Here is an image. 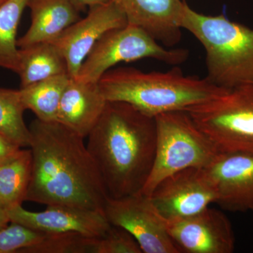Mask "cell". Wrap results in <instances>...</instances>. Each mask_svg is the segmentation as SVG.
I'll return each mask as SVG.
<instances>
[{
	"mask_svg": "<svg viewBox=\"0 0 253 253\" xmlns=\"http://www.w3.org/2000/svg\"><path fill=\"white\" fill-rule=\"evenodd\" d=\"M29 129L32 171L26 201L104 213L107 194L84 138L57 121L36 118Z\"/></svg>",
	"mask_w": 253,
	"mask_h": 253,
	"instance_id": "1",
	"label": "cell"
},
{
	"mask_svg": "<svg viewBox=\"0 0 253 253\" xmlns=\"http://www.w3.org/2000/svg\"><path fill=\"white\" fill-rule=\"evenodd\" d=\"M86 139L108 197L140 194L154 162L155 118L126 103L107 101Z\"/></svg>",
	"mask_w": 253,
	"mask_h": 253,
	"instance_id": "2",
	"label": "cell"
},
{
	"mask_svg": "<svg viewBox=\"0 0 253 253\" xmlns=\"http://www.w3.org/2000/svg\"><path fill=\"white\" fill-rule=\"evenodd\" d=\"M98 85L106 101L126 103L153 118L186 111L228 89L206 78L186 76L177 66L166 72L146 73L131 67L111 69L101 76Z\"/></svg>",
	"mask_w": 253,
	"mask_h": 253,
	"instance_id": "3",
	"label": "cell"
},
{
	"mask_svg": "<svg viewBox=\"0 0 253 253\" xmlns=\"http://www.w3.org/2000/svg\"><path fill=\"white\" fill-rule=\"evenodd\" d=\"M181 28L204 46L208 81L225 89L253 84V28L224 15L201 14L187 4Z\"/></svg>",
	"mask_w": 253,
	"mask_h": 253,
	"instance_id": "4",
	"label": "cell"
},
{
	"mask_svg": "<svg viewBox=\"0 0 253 253\" xmlns=\"http://www.w3.org/2000/svg\"><path fill=\"white\" fill-rule=\"evenodd\" d=\"M156 146L154 162L141 195L149 196L165 178L187 168H204L219 151L184 111L155 118Z\"/></svg>",
	"mask_w": 253,
	"mask_h": 253,
	"instance_id": "5",
	"label": "cell"
},
{
	"mask_svg": "<svg viewBox=\"0 0 253 253\" xmlns=\"http://www.w3.org/2000/svg\"><path fill=\"white\" fill-rule=\"evenodd\" d=\"M186 111L219 153L253 154V84L228 89Z\"/></svg>",
	"mask_w": 253,
	"mask_h": 253,
	"instance_id": "6",
	"label": "cell"
},
{
	"mask_svg": "<svg viewBox=\"0 0 253 253\" xmlns=\"http://www.w3.org/2000/svg\"><path fill=\"white\" fill-rule=\"evenodd\" d=\"M189 54L185 49L161 45L144 30L127 23L108 31L96 42L75 78L98 83L104 73L118 63L153 59L177 66L185 62Z\"/></svg>",
	"mask_w": 253,
	"mask_h": 253,
	"instance_id": "7",
	"label": "cell"
},
{
	"mask_svg": "<svg viewBox=\"0 0 253 253\" xmlns=\"http://www.w3.org/2000/svg\"><path fill=\"white\" fill-rule=\"evenodd\" d=\"M104 214L111 225L133 236L144 253H179L167 227L149 198L137 194L121 199L108 197Z\"/></svg>",
	"mask_w": 253,
	"mask_h": 253,
	"instance_id": "8",
	"label": "cell"
},
{
	"mask_svg": "<svg viewBox=\"0 0 253 253\" xmlns=\"http://www.w3.org/2000/svg\"><path fill=\"white\" fill-rule=\"evenodd\" d=\"M148 197L166 221L194 215L217 201V194L204 168H196L165 178Z\"/></svg>",
	"mask_w": 253,
	"mask_h": 253,
	"instance_id": "9",
	"label": "cell"
},
{
	"mask_svg": "<svg viewBox=\"0 0 253 253\" xmlns=\"http://www.w3.org/2000/svg\"><path fill=\"white\" fill-rule=\"evenodd\" d=\"M89 9L85 17L80 18L51 42L66 61L71 78L77 76L86 56L105 33L127 24L124 13L113 0Z\"/></svg>",
	"mask_w": 253,
	"mask_h": 253,
	"instance_id": "10",
	"label": "cell"
},
{
	"mask_svg": "<svg viewBox=\"0 0 253 253\" xmlns=\"http://www.w3.org/2000/svg\"><path fill=\"white\" fill-rule=\"evenodd\" d=\"M167 221L169 236L179 253H231L235 236L229 219L209 207L190 217Z\"/></svg>",
	"mask_w": 253,
	"mask_h": 253,
	"instance_id": "11",
	"label": "cell"
},
{
	"mask_svg": "<svg viewBox=\"0 0 253 253\" xmlns=\"http://www.w3.org/2000/svg\"><path fill=\"white\" fill-rule=\"evenodd\" d=\"M217 204L233 212L253 211V154L219 153L204 168Z\"/></svg>",
	"mask_w": 253,
	"mask_h": 253,
	"instance_id": "12",
	"label": "cell"
},
{
	"mask_svg": "<svg viewBox=\"0 0 253 253\" xmlns=\"http://www.w3.org/2000/svg\"><path fill=\"white\" fill-rule=\"evenodd\" d=\"M10 222L45 234L76 232L91 237L105 235L111 224L104 212L65 206H47L41 212H32L18 206L7 210Z\"/></svg>",
	"mask_w": 253,
	"mask_h": 253,
	"instance_id": "13",
	"label": "cell"
},
{
	"mask_svg": "<svg viewBox=\"0 0 253 253\" xmlns=\"http://www.w3.org/2000/svg\"><path fill=\"white\" fill-rule=\"evenodd\" d=\"M122 10L128 24L144 30L166 47L181 41L182 0H113Z\"/></svg>",
	"mask_w": 253,
	"mask_h": 253,
	"instance_id": "14",
	"label": "cell"
},
{
	"mask_svg": "<svg viewBox=\"0 0 253 253\" xmlns=\"http://www.w3.org/2000/svg\"><path fill=\"white\" fill-rule=\"evenodd\" d=\"M106 103L98 83L71 78L61 96L56 121L86 139Z\"/></svg>",
	"mask_w": 253,
	"mask_h": 253,
	"instance_id": "15",
	"label": "cell"
},
{
	"mask_svg": "<svg viewBox=\"0 0 253 253\" xmlns=\"http://www.w3.org/2000/svg\"><path fill=\"white\" fill-rule=\"evenodd\" d=\"M27 7L31 10V26L17 40L18 48L51 42L81 18V11L72 0H29Z\"/></svg>",
	"mask_w": 253,
	"mask_h": 253,
	"instance_id": "16",
	"label": "cell"
},
{
	"mask_svg": "<svg viewBox=\"0 0 253 253\" xmlns=\"http://www.w3.org/2000/svg\"><path fill=\"white\" fill-rule=\"evenodd\" d=\"M0 67L17 73L21 88L53 76L68 74L66 61L51 42L19 48L14 57L0 59Z\"/></svg>",
	"mask_w": 253,
	"mask_h": 253,
	"instance_id": "17",
	"label": "cell"
},
{
	"mask_svg": "<svg viewBox=\"0 0 253 253\" xmlns=\"http://www.w3.org/2000/svg\"><path fill=\"white\" fill-rule=\"evenodd\" d=\"M32 171L31 149H20L0 163V207L7 210L26 201Z\"/></svg>",
	"mask_w": 253,
	"mask_h": 253,
	"instance_id": "18",
	"label": "cell"
},
{
	"mask_svg": "<svg viewBox=\"0 0 253 253\" xmlns=\"http://www.w3.org/2000/svg\"><path fill=\"white\" fill-rule=\"evenodd\" d=\"M70 79L68 74L59 75L21 88L25 109L31 110L41 121H56L61 96Z\"/></svg>",
	"mask_w": 253,
	"mask_h": 253,
	"instance_id": "19",
	"label": "cell"
},
{
	"mask_svg": "<svg viewBox=\"0 0 253 253\" xmlns=\"http://www.w3.org/2000/svg\"><path fill=\"white\" fill-rule=\"evenodd\" d=\"M26 111L19 89H0V134L19 147H29L31 132L23 119Z\"/></svg>",
	"mask_w": 253,
	"mask_h": 253,
	"instance_id": "20",
	"label": "cell"
},
{
	"mask_svg": "<svg viewBox=\"0 0 253 253\" xmlns=\"http://www.w3.org/2000/svg\"><path fill=\"white\" fill-rule=\"evenodd\" d=\"M98 238L76 232L46 234L39 244L23 250L26 253H96Z\"/></svg>",
	"mask_w": 253,
	"mask_h": 253,
	"instance_id": "21",
	"label": "cell"
},
{
	"mask_svg": "<svg viewBox=\"0 0 253 253\" xmlns=\"http://www.w3.org/2000/svg\"><path fill=\"white\" fill-rule=\"evenodd\" d=\"M28 1L7 0L0 5V59H10L17 54L16 33Z\"/></svg>",
	"mask_w": 253,
	"mask_h": 253,
	"instance_id": "22",
	"label": "cell"
},
{
	"mask_svg": "<svg viewBox=\"0 0 253 253\" xmlns=\"http://www.w3.org/2000/svg\"><path fill=\"white\" fill-rule=\"evenodd\" d=\"M46 234L11 222L0 231V253H22L23 250L41 243Z\"/></svg>",
	"mask_w": 253,
	"mask_h": 253,
	"instance_id": "23",
	"label": "cell"
},
{
	"mask_svg": "<svg viewBox=\"0 0 253 253\" xmlns=\"http://www.w3.org/2000/svg\"><path fill=\"white\" fill-rule=\"evenodd\" d=\"M96 253H143L139 244L126 229L111 225L98 238Z\"/></svg>",
	"mask_w": 253,
	"mask_h": 253,
	"instance_id": "24",
	"label": "cell"
},
{
	"mask_svg": "<svg viewBox=\"0 0 253 253\" xmlns=\"http://www.w3.org/2000/svg\"><path fill=\"white\" fill-rule=\"evenodd\" d=\"M21 148L0 134V163L12 156Z\"/></svg>",
	"mask_w": 253,
	"mask_h": 253,
	"instance_id": "25",
	"label": "cell"
},
{
	"mask_svg": "<svg viewBox=\"0 0 253 253\" xmlns=\"http://www.w3.org/2000/svg\"><path fill=\"white\" fill-rule=\"evenodd\" d=\"M80 11H83L86 8L91 7L94 5L104 4L109 2L111 0H72Z\"/></svg>",
	"mask_w": 253,
	"mask_h": 253,
	"instance_id": "26",
	"label": "cell"
},
{
	"mask_svg": "<svg viewBox=\"0 0 253 253\" xmlns=\"http://www.w3.org/2000/svg\"><path fill=\"white\" fill-rule=\"evenodd\" d=\"M9 222H10V219L8 215L7 211L0 207V231L7 226Z\"/></svg>",
	"mask_w": 253,
	"mask_h": 253,
	"instance_id": "27",
	"label": "cell"
},
{
	"mask_svg": "<svg viewBox=\"0 0 253 253\" xmlns=\"http://www.w3.org/2000/svg\"><path fill=\"white\" fill-rule=\"evenodd\" d=\"M7 1V0H0V5L2 4L3 3H4L5 1Z\"/></svg>",
	"mask_w": 253,
	"mask_h": 253,
	"instance_id": "28",
	"label": "cell"
},
{
	"mask_svg": "<svg viewBox=\"0 0 253 253\" xmlns=\"http://www.w3.org/2000/svg\"></svg>",
	"mask_w": 253,
	"mask_h": 253,
	"instance_id": "29",
	"label": "cell"
}]
</instances>
